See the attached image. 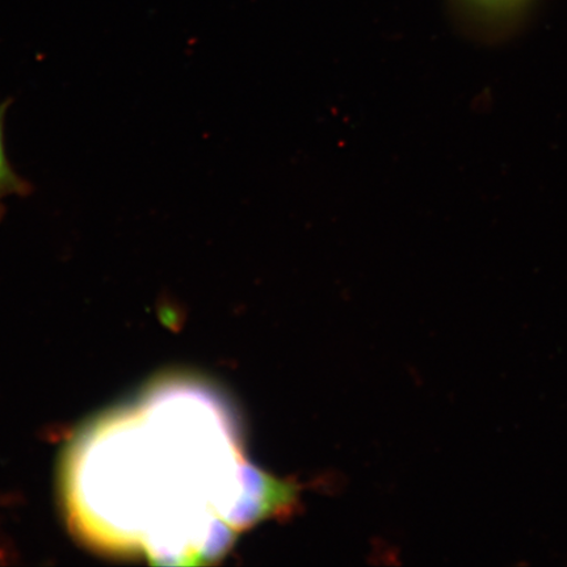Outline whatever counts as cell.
<instances>
[{"mask_svg": "<svg viewBox=\"0 0 567 567\" xmlns=\"http://www.w3.org/2000/svg\"><path fill=\"white\" fill-rule=\"evenodd\" d=\"M9 103L0 104V213L3 210V202L13 195H23L30 187L13 172L4 148V118Z\"/></svg>", "mask_w": 567, "mask_h": 567, "instance_id": "6da1fadb", "label": "cell"}]
</instances>
